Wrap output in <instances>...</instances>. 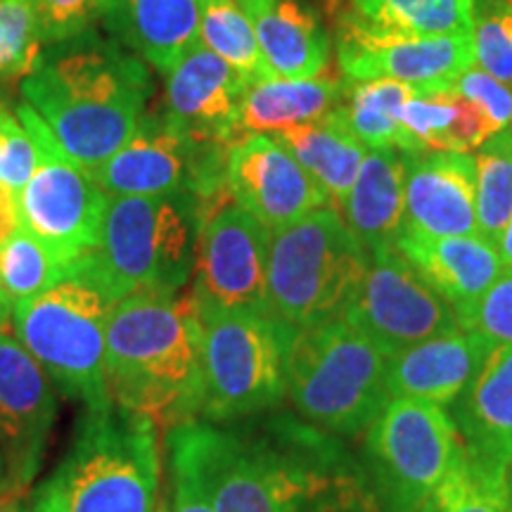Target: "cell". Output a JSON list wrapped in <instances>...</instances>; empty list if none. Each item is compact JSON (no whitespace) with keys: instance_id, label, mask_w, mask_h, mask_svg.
<instances>
[{"instance_id":"cell-9","label":"cell","mask_w":512,"mask_h":512,"mask_svg":"<svg viewBox=\"0 0 512 512\" xmlns=\"http://www.w3.org/2000/svg\"><path fill=\"white\" fill-rule=\"evenodd\" d=\"M200 418L226 422L275 408L287 394L294 330L271 313H204Z\"/></svg>"},{"instance_id":"cell-29","label":"cell","mask_w":512,"mask_h":512,"mask_svg":"<svg viewBox=\"0 0 512 512\" xmlns=\"http://www.w3.org/2000/svg\"><path fill=\"white\" fill-rule=\"evenodd\" d=\"M339 10L368 29L434 38L472 34L475 0H349Z\"/></svg>"},{"instance_id":"cell-10","label":"cell","mask_w":512,"mask_h":512,"mask_svg":"<svg viewBox=\"0 0 512 512\" xmlns=\"http://www.w3.org/2000/svg\"><path fill=\"white\" fill-rule=\"evenodd\" d=\"M17 114L38 145L34 176L19 190L22 228L76 266L81 256L100 245L110 195L86 166L62 150L46 121L27 102H19Z\"/></svg>"},{"instance_id":"cell-15","label":"cell","mask_w":512,"mask_h":512,"mask_svg":"<svg viewBox=\"0 0 512 512\" xmlns=\"http://www.w3.org/2000/svg\"><path fill=\"white\" fill-rule=\"evenodd\" d=\"M55 420V384L12 325H0V453L17 489L34 484Z\"/></svg>"},{"instance_id":"cell-48","label":"cell","mask_w":512,"mask_h":512,"mask_svg":"<svg viewBox=\"0 0 512 512\" xmlns=\"http://www.w3.org/2000/svg\"><path fill=\"white\" fill-rule=\"evenodd\" d=\"M157 512H166V508H164V498H162V503H159V510Z\"/></svg>"},{"instance_id":"cell-3","label":"cell","mask_w":512,"mask_h":512,"mask_svg":"<svg viewBox=\"0 0 512 512\" xmlns=\"http://www.w3.org/2000/svg\"><path fill=\"white\" fill-rule=\"evenodd\" d=\"M112 403L176 427L202 411V323L188 294L133 292L107 323Z\"/></svg>"},{"instance_id":"cell-7","label":"cell","mask_w":512,"mask_h":512,"mask_svg":"<svg viewBox=\"0 0 512 512\" xmlns=\"http://www.w3.org/2000/svg\"><path fill=\"white\" fill-rule=\"evenodd\" d=\"M366 266L368 249L332 207L273 230L266 273L268 313L292 330L342 316Z\"/></svg>"},{"instance_id":"cell-38","label":"cell","mask_w":512,"mask_h":512,"mask_svg":"<svg viewBox=\"0 0 512 512\" xmlns=\"http://www.w3.org/2000/svg\"><path fill=\"white\" fill-rule=\"evenodd\" d=\"M451 91L458 93L467 102H472L494 133L512 124V88L494 79L491 74L482 72L479 67L465 69L453 81Z\"/></svg>"},{"instance_id":"cell-13","label":"cell","mask_w":512,"mask_h":512,"mask_svg":"<svg viewBox=\"0 0 512 512\" xmlns=\"http://www.w3.org/2000/svg\"><path fill=\"white\" fill-rule=\"evenodd\" d=\"M271 230L228 202L200 226L190 297L197 313L268 311L266 273Z\"/></svg>"},{"instance_id":"cell-18","label":"cell","mask_w":512,"mask_h":512,"mask_svg":"<svg viewBox=\"0 0 512 512\" xmlns=\"http://www.w3.org/2000/svg\"><path fill=\"white\" fill-rule=\"evenodd\" d=\"M247 86L221 57L195 46L164 72V114L190 138L230 147V131Z\"/></svg>"},{"instance_id":"cell-5","label":"cell","mask_w":512,"mask_h":512,"mask_svg":"<svg viewBox=\"0 0 512 512\" xmlns=\"http://www.w3.org/2000/svg\"><path fill=\"white\" fill-rule=\"evenodd\" d=\"M202 216L192 192L110 197L100 245L74 271L114 302L133 292L178 294L192 278Z\"/></svg>"},{"instance_id":"cell-14","label":"cell","mask_w":512,"mask_h":512,"mask_svg":"<svg viewBox=\"0 0 512 512\" xmlns=\"http://www.w3.org/2000/svg\"><path fill=\"white\" fill-rule=\"evenodd\" d=\"M337 62L344 81L392 79L420 93L451 91L453 81L475 64L472 34L401 36L375 31L335 12Z\"/></svg>"},{"instance_id":"cell-42","label":"cell","mask_w":512,"mask_h":512,"mask_svg":"<svg viewBox=\"0 0 512 512\" xmlns=\"http://www.w3.org/2000/svg\"><path fill=\"white\" fill-rule=\"evenodd\" d=\"M0 512H34L29 489H10L0 494Z\"/></svg>"},{"instance_id":"cell-30","label":"cell","mask_w":512,"mask_h":512,"mask_svg":"<svg viewBox=\"0 0 512 512\" xmlns=\"http://www.w3.org/2000/svg\"><path fill=\"white\" fill-rule=\"evenodd\" d=\"M200 46L230 64L247 83L271 79L252 17L235 0H200Z\"/></svg>"},{"instance_id":"cell-43","label":"cell","mask_w":512,"mask_h":512,"mask_svg":"<svg viewBox=\"0 0 512 512\" xmlns=\"http://www.w3.org/2000/svg\"><path fill=\"white\" fill-rule=\"evenodd\" d=\"M496 249H498V254H501L503 266L512 268V216H510L508 226H505V230H503L501 240L496 242Z\"/></svg>"},{"instance_id":"cell-49","label":"cell","mask_w":512,"mask_h":512,"mask_svg":"<svg viewBox=\"0 0 512 512\" xmlns=\"http://www.w3.org/2000/svg\"><path fill=\"white\" fill-rule=\"evenodd\" d=\"M510 128H512V124H510Z\"/></svg>"},{"instance_id":"cell-21","label":"cell","mask_w":512,"mask_h":512,"mask_svg":"<svg viewBox=\"0 0 512 512\" xmlns=\"http://www.w3.org/2000/svg\"><path fill=\"white\" fill-rule=\"evenodd\" d=\"M368 252L396 245L406 216V155L396 147H368L347 200L337 209Z\"/></svg>"},{"instance_id":"cell-39","label":"cell","mask_w":512,"mask_h":512,"mask_svg":"<svg viewBox=\"0 0 512 512\" xmlns=\"http://www.w3.org/2000/svg\"><path fill=\"white\" fill-rule=\"evenodd\" d=\"M112 0H38L41 31L46 46L67 41L105 19Z\"/></svg>"},{"instance_id":"cell-40","label":"cell","mask_w":512,"mask_h":512,"mask_svg":"<svg viewBox=\"0 0 512 512\" xmlns=\"http://www.w3.org/2000/svg\"><path fill=\"white\" fill-rule=\"evenodd\" d=\"M164 508L166 512H216L192 472L174 458H169V496L164 498Z\"/></svg>"},{"instance_id":"cell-4","label":"cell","mask_w":512,"mask_h":512,"mask_svg":"<svg viewBox=\"0 0 512 512\" xmlns=\"http://www.w3.org/2000/svg\"><path fill=\"white\" fill-rule=\"evenodd\" d=\"M159 425L117 403L86 408L72 446L36 486L34 512H157Z\"/></svg>"},{"instance_id":"cell-47","label":"cell","mask_w":512,"mask_h":512,"mask_svg":"<svg viewBox=\"0 0 512 512\" xmlns=\"http://www.w3.org/2000/svg\"><path fill=\"white\" fill-rule=\"evenodd\" d=\"M235 3H238V5H240V8H242V10H245V12H247V15H249V12H252V10H256V8H261V5H264V3H268V0H235Z\"/></svg>"},{"instance_id":"cell-23","label":"cell","mask_w":512,"mask_h":512,"mask_svg":"<svg viewBox=\"0 0 512 512\" xmlns=\"http://www.w3.org/2000/svg\"><path fill=\"white\" fill-rule=\"evenodd\" d=\"M456 425L467 453L505 467L512 456V347L489 351L458 399Z\"/></svg>"},{"instance_id":"cell-19","label":"cell","mask_w":512,"mask_h":512,"mask_svg":"<svg viewBox=\"0 0 512 512\" xmlns=\"http://www.w3.org/2000/svg\"><path fill=\"white\" fill-rule=\"evenodd\" d=\"M496 344L470 330H451L389 358V399L448 406L458 401Z\"/></svg>"},{"instance_id":"cell-2","label":"cell","mask_w":512,"mask_h":512,"mask_svg":"<svg viewBox=\"0 0 512 512\" xmlns=\"http://www.w3.org/2000/svg\"><path fill=\"white\" fill-rule=\"evenodd\" d=\"M19 93L62 150L93 171L133 136L152 81L145 60L88 29L43 48Z\"/></svg>"},{"instance_id":"cell-12","label":"cell","mask_w":512,"mask_h":512,"mask_svg":"<svg viewBox=\"0 0 512 512\" xmlns=\"http://www.w3.org/2000/svg\"><path fill=\"white\" fill-rule=\"evenodd\" d=\"M368 444L401 512H418L463 458L458 425L444 406L425 401L389 399Z\"/></svg>"},{"instance_id":"cell-20","label":"cell","mask_w":512,"mask_h":512,"mask_svg":"<svg viewBox=\"0 0 512 512\" xmlns=\"http://www.w3.org/2000/svg\"><path fill=\"white\" fill-rule=\"evenodd\" d=\"M396 247L456 311L482 297L505 271L498 249L482 235L401 233Z\"/></svg>"},{"instance_id":"cell-33","label":"cell","mask_w":512,"mask_h":512,"mask_svg":"<svg viewBox=\"0 0 512 512\" xmlns=\"http://www.w3.org/2000/svg\"><path fill=\"white\" fill-rule=\"evenodd\" d=\"M503 465L465 451L453 472L422 501L418 512H508Z\"/></svg>"},{"instance_id":"cell-28","label":"cell","mask_w":512,"mask_h":512,"mask_svg":"<svg viewBox=\"0 0 512 512\" xmlns=\"http://www.w3.org/2000/svg\"><path fill=\"white\" fill-rule=\"evenodd\" d=\"M415 93L420 91L392 79L344 81L342 98L330 114L366 147H396L403 152H415L399 121L401 105Z\"/></svg>"},{"instance_id":"cell-16","label":"cell","mask_w":512,"mask_h":512,"mask_svg":"<svg viewBox=\"0 0 512 512\" xmlns=\"http://www.w3.org/2000/svg\"><path fill=\"white\" fill-rule=\"evenodd\" d=\"M228 190L271 233L332 207L328 192L273 136H252L230 147Z\"/></svg>"},{"instance_id":"cell-1","label":"cell","mask_w":512,"mask_h":512,"mask_svg":"<svg viewBox=\"0 0 512 512\" xmlns=\"http://www.w3.org/2000/svg\"><path fill=\"white\" fill-rule=\"evenodd\" d=\"M166 458L192 472L216 512H356L366 486L294 422L230 432L192 420L166 432Z\"/></svg>"},{"instance_id":"cell-17","label":"cell","mask_w":512,"mask_h":512,"mask_svg":"<svg viewBox=\"0 0 512 512\" xmlns=\"http://www.w3.org/2000/svg\"><path fill=\"white\" fill-rule=\"evenodd\" d=\"M406 216L403 233L479 235L475 209V157L465 152H403Z\"/></svg>"},{"instance_id":"cell-32","label":"cell","mask_w":512,"mask_h":512,"mask_svg":"<svg viewBox=\"0 0 512 512\" xmlns=\"http://www.w3.org/2000/svg\"><path fill=\"white\" fill-rule=\"evenodd\" d=\"M477 233L496 247L512 216V128L491 136L475 155Z\"/></svg>"},{"instance_id":"cell-34","label":"cell","mask_w":512,"mask_h":512,"mask_svg":"<svg viewBox=\"0 0 512 512\" xmlns=\"http://www.w3.org/2000/svg\"><path fill=\"white\" fill-rule=\"evenodd\" d=\"M43 48L38 0H0V86L27 79Z\"/></svg>"},{"instance_id":"cell-11","label":"cell","mask_w":512,"mask_h":512,"mask_svg":"<svg viewBox=\"0 0 512 512\" xmlns=\"http://www.w3.org/2000/svg\"><path fill=\"white\" fill-rule=\"evenodd\" d=\"M342 316L389 356L460 328L456 309L396 245L368 252L366 273Z\"/></svg>"},{"instance_id":"cell-45","label":"cell","mask_w":512,"mask_h":512,"mask_svg":"<svg viewBox=\"0 0 512 512\" xmlns=\"http://www.w3.org/2000/svg\"><path fill=\"white\" fill-rule=\"evenodd\" d=\"M10 489H17V486L12 484L8 463H5V456L0 453V494H3V491H10Z\"/></svg>"},{"instance_id":"cell-24","label":"cell","mask_w":512,"mask_h":512,"mask_svg":"<svg viewBox=\"0 0 512 512\" xmlns=\"http://www.w3.org/2000/svg\"><path fill=\"white\" fill-rule=\"evenodd\" d=\"M271 79H318L330 69V36L302 0H268L249 12Z\"/></svg>"},{"instance_id":"cell-27","label":"cell","mask_w":512,"mask_h":512,"mask_svg":"<svg viewBox=\"0 0 512 512\" xmlns=\"http://www.w3.org/2000/svg\"><path fill=\"white\" fill-rule=\"evenodd\" d=\"M403 131L413 150L470 152L494 136L477 107L453 91L415 93L399 110Z\"/></svg>"},{"instance_id":"cell-44","label":"cell","mask_w":512,"mask_h":512,"mask_svg":"<svg viewBox=\"0 0 512 512\" xmlns=\"http://www.w3.org/2000/svg\"><path fill=\"white\" fill-rule=\"evenodd\" d=\"M503 491H505V503H508V512H512V456L505 463L503 470Z\"/></svg>"},{"instance_id":"cell-22","label":"cell","mask_w":512,"mask_h":512,"mask_svg":"<svg viewBox=\"0 0 512 512\" xmlns=\"http://www.w3.org/2000/svg\"><path fill=\"white\" fill-rule=\"evenodd\" d=\"M105 22L133 55L159 72L200 46V0H112Z\"/></svg>"},{"instance_id":"cell-25","label":"cell","mask_w":512,"mask_h":512,"mask_svg":"<svg viewBox=\"0 0 512 512\" xmlns=\"http://www.w3.org/2000/svg\"><path fill=\"white\" fill-rule=\"evenodd\" d=\"M342 88L344 83L337 76L249 83L235 114L230 147L245 138L275 136L292 126L323 119L342 98Z\"/></svg>"},{"instance_id":"cell-36","label":"cell","mask_w":512,"mask_h":512,"mask_svg":"<svg viewBox=\"0 0 512 512\" xmlns=\"http://www.w3.org/2000/svg\"><path fill=\"white\" fill-rule=\"evenodd\" d=\"M456 316L463 330L512 347V268H505L482 297L458 309Z\"/></svg>"},{"instance_id":"cell-8","label":"cell","mask_w":512,"mask_h":512,"mask_svg":"<svg viewBox=\"0 0 512 512\" xmlns=\"http://www.w3.org/2000/svg\"><path fill=\"white\" fill-rule=\"evenodd\" d=\"M114 304L100 285L74 271L43 294L15 304L10 313L12 332L50 382L86 408L112 403L105 354Z\"/></svg>"},{"instance_id":"cell-31","label":"cell","mask_w":512,"mask_h":512,"mask_svg":"<svg viewBox=\"0 0 512 512\" xmlns=\"http://www.w3.org/2000/svg\"><path fill=\"white\" fill-rule=\"evenodd\" d=\"M74 268L41 238L19 226L0 245V292L10 306L22 304L69 278Z\"/></svg>"},{"instance_id":"cell-37","label":"cell","mask_w":512,"mask_h":512,"mask_svg":"<svg viewBox=\"0 0 512 512\" xmlns=\"http://www.w3.org/2000/svg\"><path fill=\"white\" fill-rule=\"evenodd\" d=\"M38 166V145L17 110L0 102V185L19 192Z\"/></svg>"},{"instance_id":"cell-46","label":"cell","mask_w":512,"mask_h":512,"mask_svg":"<svg viewBox=\"0 0 512 512\" xmlns=\"http://www.w3.org/2000/svg\"><path fill=\"white\" fill-rule=\"evenodd\" d=\"M10 313H12V306H10L8 299H5V294L0 292V325H5V323H8Z\"/></svg>"},{"instance_id":"cell-41","label":"cell","mask_w":512,"mask_h":512,"mask_svg":"<svg viewBox=\"0 0 512 512\" xmlns=\"http://www.w3.org/2000/svg\"><path fill=\"white\" fill-rule=\"evenodd\" d=\"M22 226L19 216V192L0 185V245Z\"/></svg>"},{"instance_id":"cell-6","label":"cell","mask_w":512,"mask_h":512,"mask_svg":"<svg viewBox=\"0 0 512 512\" xmlns=\"http://www.w3.org/2000/svg\"><path fill=\"white\" fill-rule=\"evenodd\" d=\"M387 351L344 316L294 330L287 394L306 420L332 432L370 427L387 406Z\"/></svg>"},{"instance_id":"cell-35","label":"cell","mask_w":512,"mask_h":512,"mask_svg":"<svg viewBox=\"0 0 512 512\" xmlns=\"http://www.w3.org/2000/svg\"><path fill=\"white\" fill-rule=\"evenodd\" d=\"M475 64L512 88V0H475Z\"/></svg>"},{"instance_id":"cell-26","label":"cell","mask_w":512,"mask_h":512,"mask_svg":"<svg viewBox=\"0 0 512 512\" xmlns=\"http://www.w3.org/2000/svg\"><path fill=\"white\" fill-rule=\"evenodd\" d=\"M290 155L302 164V169L328 192L332 209H339L347 200L358 169L368 147L351 136L332 114L280 131L273 136Z\"/></svg>"}]
</instances>
